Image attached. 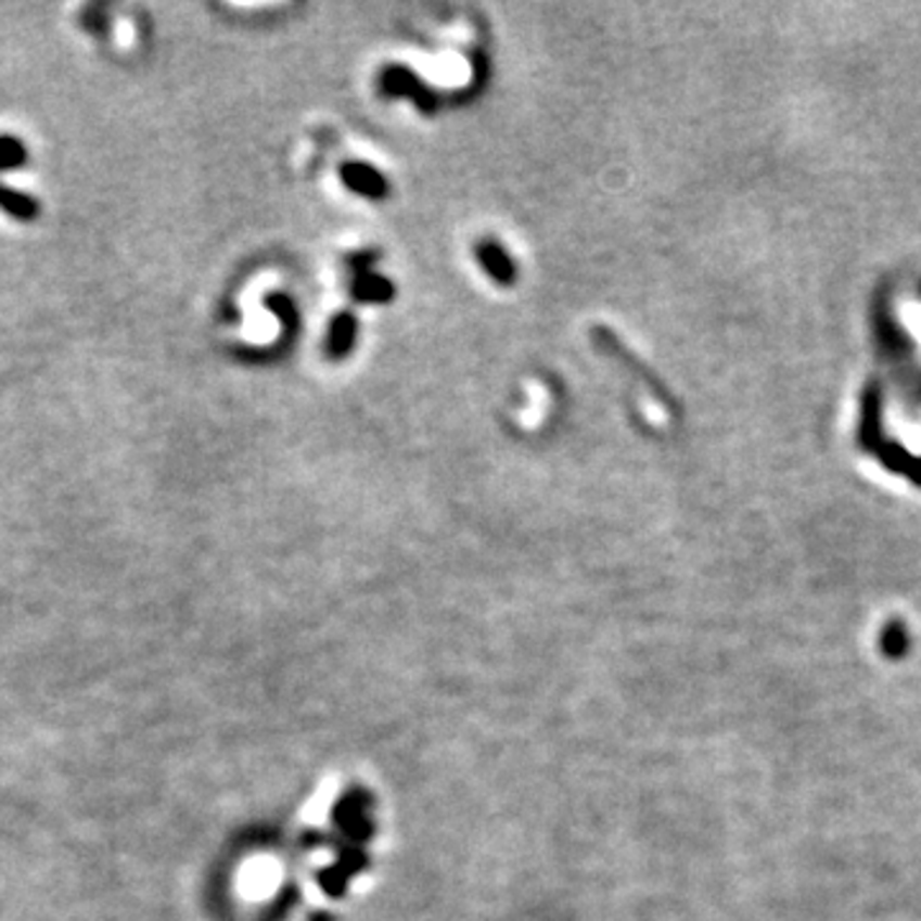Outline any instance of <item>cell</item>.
I'll return each mask as SVG.
<instances>
[{"instance_id": "obj_2", "label": "cell", "mask_w": 921, "mask_h": 921, "mask_svg": "<svg viewBox=\"0 0 921 921\" xmlns=\"http://www.w3.org/2000/svg\"><path fill=\"white\" fill-rule=\"evenodd\" d=\"M346 180L351 182V188L361 190V192H369V195H380V192L384 190L380 175L371 172V169H367V167H348Z\"/></svg>"}, {"instance_id": "obj_3", "label": "cell", "mask_w": 921, "mask_h": 921, "mask_svg": "<svg viewBox=\"0 0 921 921\" xmlns=\"http://www.w3.org/2000/svg\"><path fill=\"white\" fill-rule=\"evenodd\" d=\"M482 259H484V264H487V269L491 271V274L497 277V280L507 282L512 277L510 259H507V256L502 252H499V248L495 244H484L482 246Z\"/></svg>"}, {"instance_id": "obj_1", "label": "cell", "mask_w": 921, "mask_h": 921, "mask_svg": "<svg viewBox=\"0 0 921 921\" xmlns=\"http://www.w3.org/2000/svg\"><path fill=\"white\" fill-rule=\"evenodd\" d=\"M906 645H909V638H906V627L901 623H891L888 627H885L881 648L888 658H901V655L906 653Z\"/></svg>"}, {"instance_id": "obj_4", "label": "cell", "mask_w": 921, "mask_h": 921, "mask_svg": "<svg viewBox=\"0 0 921 921\" xmlns=\"http://www.w3.org/2000/svg\"><path fill=\"white\" fill-rule=\"evenodd\" d=\"M351 328H354V323L348 318H344V320H338V325H335V331H333V338H331V346H333V351L335 354H341V351H346V346L351 344Z\"/></svg>"}]
</instances>
